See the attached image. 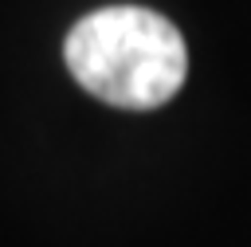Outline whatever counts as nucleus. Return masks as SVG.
<instances>
[{
	"instance_id": "obj_1",
	"label": "nucleus",
	"mask_w": 251,
	"mask_h": 247,
	"mask_svg": "<svg viewBox=\"0 0 251 247\" xmlns=\"http://www.w3.org/2000/svg\"><path fill=\"white\" fill-rule=\"evenodd\" d=\"M63 59L82 90L122 110L165 106L188 71L176 24L137 4H110L82 16L67 31Z\"/></svg>"
}]
</instances>
